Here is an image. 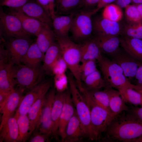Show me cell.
I'll use <instances>...</instances> for the list:
<instances>
[{"instance_id": "7bdbcfd3", "label": "cell", "mask_w": 142, "mask_h": 142, "mask_svg": "<svg viewBox=\"0 0 142 142\" xmlns=\"http://www.w3.org/2000/svg\"><path fill=\"white\" fill-rule=\"evenodd\" d=\"M51 136L49 134L40 133L38 129L35 130L29 138V142H45L49 141Z\"/></svg>"}, {"instance_id": "7c38bea8", "label": "cell", "mask_w": 142, "mask_h": 142, "mask_svg": "<svg viewBox=\"0 0 142 142\" xmlns=\"http://www.w3.org/2000/svg\"><path fill=\"white\" fill-rule=\"evenodd\" d=\"M24 91L19 88L14 89L9 94L3 105L0 107L1 114L0 128L7 120L14 115L24 96Z\"/></svg>"}, {"instance_id": "db71d44e", "label": "cell", "mask_w": 142, "mask_h": 142, "mask_svg": "<svg viewBox=\"0 0 142 142\" xmlns=\"http://www.w3.org/2000/svg\"><path fill=\"white\" fill-rule=\"evenodd\" d=\"M135 89H136L140 93L141 95L142 102V87H139L138 86L137 88ZM141 107H142V103Z\"/></svg>"}, {"instance_id": "d6a6232c", "label": "cell", "mask_w": 142, "mask_h": 142, "mask_svg": "<svg viewBox=\"0 0 142 142\" xmlns=\"http://www.w3.org/2000/svg\"><path fill=\"white\" fill-rule=\"evenodd\" d=\"M104 8L102 16L109 20L119 22L122 19L123 13L121 8L116 4H110Z\"/></svg>"}, {"instance_id": "f35d334b", "label": "cell", "mask_w": 142, "mask_h": 142, "mask_svg": "<svg viewBox=\"0 0 142 142\" xmlns=\"http://www.w3.org/2000/svg\"><path fill=\"white\" fill-rule=\"evenodd\" d=\"M125 8V18L129 23H137L142 22L136 5L130 4Z\"/></svg>"}, {"instance_id": "f907efd6", "label": "cell", "mask_w": 142, "mask_h": 142, "mask_svg": "<svg viewBox=\"0 0 142 142\" xmlns=\"http://www.w3.org/2000/svg\"><path fill=\"white\" fill-rule=\"evenodd\" d=\"M11 92L0 91V107L5 103Z\"/></svg>"}, {"instance_id": "cb8c5ba5", "label": "cell", "mask_w": 142, "mask_h": 142, "mask_svg": "<svg viewBox=\"0 0 142 142\" xmlns=\"http://www.w3.org/2000/svg\"><path fill=\"white\" fill-rule=\"evenodd\" d=\"M47 94L39 98L31 106L27 113L30 123L29 137L35 130L38 129Z\"/></svg>"}, {"instance_id": "5b68a950", "label": "cell", "mask_w": 142, "mask_h": 142, "mask_svg": "<svg viewBox=\"0 0 142 142\" xmlns=\"http://www.w3.org/2000/svg\"><path fill=\"white\" fill-rule=\"evenodd\" d=\"M67 75L69 89L76 113L80 122L85 137L90 140V117L89 108L72 74L68 73Z\"/></svg>"}, {"instance_id": "484cf974", "label": "cell", "mask_w": 142, "mask_h": 142, "mask_svg": "<svg viewBox=\"0 0 142 142\" xmlns=\"http://www.w3.org/2000/svg\"><path fill=\"white\" fill-rule=\"evenodd\" d=\"M120 40L123 49L135 59L142 62V40L123 37Z\"/></svg>"}, {"instance_id": "f1b7e54d", "label": "cell", "mask_w": 142, "mask_h": 142, "mask_svg": "<svg viewBox=\"0 0 142 142\" xmlns=\"http://www.w3.org/2000/svg\"><path fill=\"white\" fill-rule=\"evenodd\" d=\"M44 56V53L41 50L35 41L30 46L23 58L21 63L31 67H39L43 62Z\"/></svg>"}, {"instance_id": "e0dca14e", "label": "cell", "mask_w": 142, "mask_h": 142, "mask_svg": "<svg viewBox=\"0 0 142 142\" xmlns=\"http://www.w3.org/2000/svg\"><path fill=\"white\" fill-rule=\"evenodd\" d=\"M75 111L69 89L67 92L59 124L58 136L60 138L62 142L64 139L67 125Z\"/></svg>"}, {"instance_id": "8992f818", "label": "cell", "mask_w": 142, "mask_h": 142, "mask_svg": "<svg viewBox=\"0 0 142 142\" xmlns=\"http://www.w3.org/2000/svg\"><path fill=\"white\" fill-rule=\"evenodd\" d=\"M99 10L80 9L75 13L70 31L74 39L84 41L89 39L93 32L92 16Z\"/></svg>"}, {"instance_id": "11a10c76", "label": "cell", "mask_w": 142, "mask_h": 142, "mask_svg": "<svg viewBox=\"0 0 142 142\" xmlns=\"http://www.w3.org/2000/svg\"><path fill=\"white\" fill-rule=\"evenodd\" d=\"M132 142H142V137L138 138L134 140Z\"/></svg>"}, {"instance_id": "d590c367", "label": "cell", "mask_w": 142, "mask_h": 142, "mask_svg": "<svg viewBox=\"0 0 142 142\" xmlns=\"http://www.w3.org/2000/svg\"><path fill=\"white\" fill-rule=\"evenodd\" d=\"M121 33L124 37L142 40V22L125 25Z\"/></svg>"}, {"instance_id": "b9f144b4", "label": "cell", "mask_w": 142, "mask_h": 142, "mask_svg": "<svg viewBox=\"0 0 142 142\" xmlns=\"http://www.w3.org/2000/svg\"><path fill=\"white\" fill-rule=\"evenodd\" d=\"M67 69V65L61 54L53 67L52 74L55 75L65 73Z\"/></svg>"}, {"instance_id": "d4e9b609", "label": "cell", "mask_w": 142, "mask_h": 142, "mask_svg": "<svg viewBox=\"0 0 142 142\" xmlns=\"http://www.w3.org/2000/svg\"><path fill=\"white\" fill-rule=\"evenodd\" d=\"M93 39L97 44L102 53L108 56L115 53L120 48V38L118 36H95Z\"/></svg>"}, {"instance_id": "816d5d0a", "label": "cell", "mask_w": 142, "mask_h": 142, "mask_svg": "<svg viewBox=\"0 0 142 142\" xmlns=\"http://www.w3.org/2000/svg\"><path fill=\"white\" fill-rule=\"evenodd\" d=\"M136 5L139 13L142 22V3L136 4Z\"/></svg>"}, {"instance_id": "74e56055", "label": "cell", "mask_w": 142, "mask_h": 142, "mask_svg": "<svg viewBox=\"0 0 142 142\" xmlns=\"http://www.w3.org/2000/svg\"><path fill=\"white\" fill-rule=\"evenodd\" d=\"M97 61L96 60L92 59L81 62L80 66L79 72L82 82L87 76L97 70Z\"/></svg>"}, {"instance_id": "e575fe53", "label": "cell", "mask_w": 142, "mask_h": 142, "mask_svg": "<svg viewBox=\"0 0 142 142\" xmlns=\"http://www.w3.org/2000/svg\"><path fill=\"white\" fill-rule=\"evenodd\" d=\"M19 133V142H25L29 137V121L27 114L21 115L16 118Z\"/></svg>"}, {"instance_id": "9f6ffc18", "label": "cell", "mask_w": 142, "mask_h": 142, "mask_svg": "<svg viewBox=\"0 0 142 142\" xmlns=\"http://www.w3.org/2000/svg\"><path fill=\"white\" fill-rule=\"evenodd\" d=\"M3 0H0L1 1H3Z\"/></svg>"}, {"instance_id": "836d02e7", "label": "cell", "mask_w": 142, "mask_h": 142, "mask_svg": "<svg viewBox=\"0 0 142 142\" xmlns=\"http://www.w3.org/2000/svg\"><path fill=\"white\" fill-rule=\"evenodd\" d=\"M126 103L135 106L142 105V100L140 93L135 89L126 88L119 91Z\"/></svg>"}, {"instance_id": "f6af8a7d", "label": "cell", "mask_w": 142, "mask_h": 142, "mask_svg": "<svg viewBox=\"0 0 142 142\" xmlns=\"http://www.w3.org/2000/svg\"><path fill=\"white\" fill-rule=\"evenodd\" d=\"M129 111L136 119L142 123V107L132 106Z\"/></svg>"}, {"instance_id": "7a4b0ae2", "label": "cell", "mask_w": 142, "mask_h": 142, "mask_svg": "<svg viewBox=\"0 0 142 142\" xmlns=\"http://www.w3.org/2000/svg\"><path fill=\"white\" fill-rule=\"evenodd\" d=\"M89 108L90 114L91 140L101 139L102 134L111 122L110 115L93 99L84 87L80 90Z\"/></svg>"}, {"instance_id": "603a6c76", "label": "cell", "mask_w": 142, "mask_h": 142, "mask_svg": "<svg viewBox=\"0 0 142 142\" xmlns=\"http://www.w3.org/2000/svg\"><path fill=\"white\" fill-rule=\"evenodd\" d=\"M0 141L19 142L17 119L14 115L9 118L0 128Z\"/></svg>"}, {"instance_id": "c3c4849f", "label": "cell", "mask_w": 142, "mask_h": 142, "mask_svg": "<svg viewBox=\"0 0 142 142\" xmlns=\"http://www.w3.org/2000/svg\"><path fill=\"white\" fill-rule=\"evenodd\" d=\"M132 0H116V4L121 8H125L132 3Z\"/></svg>"}, {"instance_id": "30bf717a", "label": "cell", "mask_w": 142, "mask_h": 142, "mask_svg": "<svg viewBox=\"0 0 142 142\" xmlns=\"http://www.w3.org/2000/svg\"><path fill=\"white\" fill-rule=\"evenodd\" d=\"M51 85L50 80H45L29 90L23 96L14 116L16 118L20 115L27 114L35 102L41 96L47 93Z\"/></svg>"}, {"instance_id": "4dcf8cb0", "label": "cell", "mask_w": 142, "mask_h": 142, "mask_svg": "<svg viewBox=\"0 0 142 142\" xmlns=\"http://www.w3.org/2000/svg\"><path fill=\"white\" fill-rule=\"evenodd\" d=\"M83 0H56V14L67 15L80 9Z\"/></svg>"}, {"instance_id": "83f0119b", "label": "cell", "mask_w": 142, "mask_h": 142, "mask_svg": "<svg viewBox=\"0 0 142 142\" xmlns=\"http://www.w3.org/2000/svg\"><path fill=\"white\" fill-rule=\"evenodd\" d=\"M36 42L42 52L45 54L47 49L55 42L56 37L49 26L45 24L37 37Z\"/></svg>"}, {"instance_id": "681fc988", "label": "cell", "mask_w": 142, "mask_h": 142, "mask_svg": "<svg viewBox=\"0 0 142 142\" xmlns=\"http://www.w3.org/2000/svg\"><path fill=\"white\" fill-rule=\"evenodd\" d=\"M116 0H100L96 8L99 10L101 8L104 7L108 4H111Z\"/></svg>"}, {"instance_id": "f5cc1de1", "label": "cell", "mask_w": 142, "mask_h": 142, "mask_svg": "<svg viewBox=\"0 0 142 142\" xmlns=\"http://www.w3.org/2000/svg\"><path fill=\"white\" fill-rule=\"evenodd\" d=\"M132 3L133 4H138L142 3V0H132Z\"/></svg>"}, {"instance_id": "ee69618b", "label": "cell", "mask_w": 142, "mask_h": 142, "mask_svg": "<svg viewBox=\"0 0 142 142\" xmlns=\"http://www.w3.org/2000/svg\"><path fill=\"white\" fill-rule=\"evenodd\" d=\"M30 0H4L1 1V6L17 8L23 6Z\"/></svg>"}, {"instance_id": "8d00e7d4", "label": "cell", "mask_w": 142, "mask_h": 142, "mask_svg": "<svg viewBox=\"0 0 142 142\" xmlns=\"http://www.w3.org/2000/svg\"><path fill=\"white\" fill-rule=\"evenodd\" d=\"M88 91L94 101L106 110L110 115L109 98L106 90Z\"/></svg>"}, {"instance_id": "4fadbf2b", "label": "cell", "mask_w": 142, "mask_h": 142, "mask_svg": "<svg viewBox=\"0 0 142 142\" xmlns=\"http://www.w3.org/2000/svg\"><path fill=\"white\" fill-rule=\"evenodd\" d=\"M93 32L96 36H118L122 28L119 22L113 21L103 17L97 16L92 19Z\"/></svg>"}, {"instance_id": "7402d4cb", "label": "cell", "mask_w": 142, "mask_h": 142, "mask_svg": "<svg viewBox=\"0 0 142 142\" xmlns=\"http://www.w3.org/2000/svg\"><path fill=\"white\" fill-rule=\"evenodd\" d=\"M85 138L76 111L66 126L64 142H77Z\"/></svg>"}, {"instance_id": "277c9868", "label": "cell", "mask_w": 142, "mask_h": 142, "mask_svg": "<svg viewBox=\"0 0 142 142\" xmlns=\"http://www.w3.org/2000/svg\"><path fill=\"white\" fill-rule=\"evenodd\" d=\"M60 47L62 55L73 77L77 86L80 90L83 88L81 79L79 68L81 63V54L80 45L76 44L69 38H56Z\"/></svg>"}, {"instance_id": "ba28073f", "label": "cell", "mask_w": 142, "mask_h": 142, "mask_svg": "<svg viewBox=\"0 0 142 142\" xmlns=\"http://www.w3.org/2000/svg\"><path fill=\"white\" fill-rule=\"evenodd\" d=\"M0 35L3 41L12 38L29 37L30 36L23 29L19 19L16 16L0 11Z\"/></svg>"}, {"instance_id": "3957f363", "label": "cell", "mask_w": 142, "mask_h": 142, "mask_svg": "<svg viewBox=\"0 0 142 142\" xmlns=\"http://www.w3.org/2000/svg\"><path fill=\"white\" fill-rule=\"evenodd\" d=\"M97 62L106 83V88H114L119 91L127 88H136V85L128 80L120 67L110 59L103 55Z\"/></svg>"}, {"instance_id": "52a82bcc", "label": "cell", "mask_w": 142, "mask_h": 142, "mask_svg": "<svg viewBox=\"0 0 142 142\" xmlns=\"http://www.w3.org/2000/svg\"><path fill=\"white\" fill-rule=\"evenodd\" d=\"M45 72L42 66L32 67L21 64L15 65L14 78L19 88L29 91L42 82Z\"/></svg>"}, {"instance_id": "f546056e", "label": "cell", "mask_w": 142, "mask_h": 142, "mask_svg": "<svg viewBox=\"0 0 142 142\" xmlns=\"http://www.w3.org/2000/svg\"><path fill=\"white\" fill-rule=\"evenodd\" d=\"M61 55L60 48L57 42H55L44 54L42 68L45 72L52 74L53 67Z\"/></svg>"}, {"instance_id": "1f68e13d", "label": "cell", "mask_w": 142, "mask_h": 142, "mask_svg": "<svg viewBox=\"0 0 142 142\" xmlns=\"http://www.w3.org/2000/svg\"><path fill=\"white\" fill-rule=\"evenodd\" d=\"M83 87L88 91L99 90L106 87V83L97 69L87 76L83 81Z\"/></svg>"}, {"instance_id": "2e32d148", "label": "cell", "mask_w": 142, "mask_h": 142, "mask_svg": "<svg viewBox=\"0 0 142 142\" xmlns=\"http://www.w3.org/2000/svg\"><path fill=\"white\" fill-rule=\"evenodd\" d=\"M15 65L9 61L0 60V91L10 92L16 84L14 78Z\"/></svg>"}, {"instance_id": "d6986e66", "label": "cell", "mask_w": 142, "mask_h": 142, "mask_svg": "<svg viewBox=\"0 0 142 142\" xmlns=\"http://www.w3.org/2000/svg\"><path fill=\"white\" fill-rule=\"evenodd\" d=\"M67 91L62 93H56L52 107L51 113V137L56 139L58 137V133L59 121Z\"/></svg>"}, {"instance_id": "5bb4252c", "label": "cell", "mask_w": 142, "mask_h": 142, "mask_svg": "<svg viewBox=\"0 0 142 142\" xmlns=\"http://www.w3.org/2000/svg\"><path fill=\"white\" fill-rule=\"evenodd\" d=\"M56 92L51 89L46 95L38 129L41 133L50 135L51 137V113Z\"/></svg>"}, {"instance_id": "ac0fdd59", "label": "cell", "mask_w": 142, "mask_h": 142, "mask_svg": "<svg viewBox=\"0 0 142 142\" xmlns=\"http://www.w3.org/2000/svg\"><path fill=\"white\" fill-rule=\"evenodd\" d=\"M8 10V13L16 17L20 21L24 30L30 36L37 37L45 24L19 10L9 8Z\"/></svg>"}, {"instance_id": "8fae6325", "label": "cell", "mask_w": 142, "mask_h": 142, "mask_svg": "<svg viewBox=\"0 0 142 142\" xmlns=\"http://www.w3.org/2000/svg\"><path fill=\"white\" fill-rule=\"evenodd\" d=\"M120 48L116 52L109 55L112 61L122 69L124 74L128 80L134 79L141 62L133 58L124 49Z\"/></svg>"}, {"instance_id": "bcb514c9", "label": "cell", "mask_w": 142, "mask_h": 142, "mask_svg": "<svg viewBox=\"0 0 142 142\" xmlns=\"http://www.w3.org/2000/svg\"><path fill=\"white\" fill-rule=\"evenodd\" d=\"M100 0H83L80 9L92 10L97 6Z\"/></svg>"}, {"instance_id": "7dc6e473", "label": "cell", "mask_w": 142, "mask_h": 142, "mask_svg": "<svg viewBox=\"0 0 142 142\" xmlns=\"http://www.w3.org/2000/svg\"><path fill=\"white\" fill-rule=\"evenodd\" d=\"M136 81L135 85L142 87V62H141L137 70L134 79Z\"/></svg>"}, {"instance_id": "ab89813d", "label": "cell", "mask_w": 142, "mask_h": 142, "mask_svg": "<svg viewBox=\"0 0 142 142\" xmlns=\"http://www.w3.org/2000/svg\"><path fill=\"white\" fill-rule=\"evenodd\" d=\"M55 87L57 92L62 93L68 90L69 81L66 73L54 75Z\"/></svg>"}, {"instance_id": "ffe728a7", "label": "cell", "mask_w": 142, "mask_h": 142, "mask_svg": "<svg viewBox=\"0 0 142 142\" xmlns=\"http://www.w3.org/2000/svg\"><path fill=\"white\" fill-rule=\"evenodd\" d=\"M76 13L67 15L56 14L52 19L56 38L69 37V32Z\"/></svg>"}, {"instance_id": "9a60e30c", "label": "cell", "mask_w": 142, "mask_h": 142, "mask_svg": "<svg viewBox=\"0 0 142 142\" xmlns=\"http://www.w3.org/2000/svg\"><path fill=\"white\" fill-rule=\"evenodd\" d=\"M14 9L41 22L52 27V18L45 9L35 0L29 1L22 7Z\"/></svg>"}, {"instance_id": "6da1fadb", "label": "cell", "mask_w": 142, "mask_h": 142, "mask_svg": "<svg viewBox=\"0 0 142 142\" xmlns=\"http://www.w3.org/2000/svg\"><path fill=\"white\" fill-rule=\"evenodd\" d=\"M102 139L108 142H132L142 137V123L136 119L129 110L122 112L111 121Z\"/></svg>"}, {"instance_id": "9c48e42d", "label": "cell", "mask_w": 142, "mask_h": 142, "mask_svg": "<svg viewBox=\"0 0 142 142\" xmlns=\"http://www.w3.org/2000/svg\"><path fill=\"white\" fill-rule=\"evenodd\" d=\"M2 42L9 62L15 65L21 64L33 43L29 37L12 38Z\"/></svg>"}, {"instance_id": "60d3db41", "label": "cell", "mask_w": 142, "mask_h": 142, "mask_svg": "<svg viewBox=\"0 0 142 142\" xmlns=\"http://www.w3.org/2000/svg\"><path fill=\"white\" fill-rule=\"evenodd\" d=\"M46 11L52 19L56 14V0H35Z\"/></svg>"}, {"instance_id": "4316f807", "label": "cell", "mask_w": 142, "mask_h": 142, "mask_svg": "<svg viewBox=\"0 0 142 142\" xmlns=\"http://www.w3.org/2000/svg\"><path fill=\"white\" fill-rule=\"evenodd\" d=\"M80 46L81 62L92 59L97 61L103 56L99 47L93 39H89L84 41Z\"/></svg>"}, {"instance_id": "44dd1931", "label": "cell", "mask_w": 142, "mask_h": 142, "mask_svg": "<svg viewBox=\"0 0 142 142\" xmlns=\"http://www.w3.org/2000/svg\"><path fill=\"white\" fill-rule=\"evenodd\" d=\"M105 89L109 98L111 122L117 115L123 111L129 110V108L119 91L109 88Z\"/></svg>"}]
</instances>
